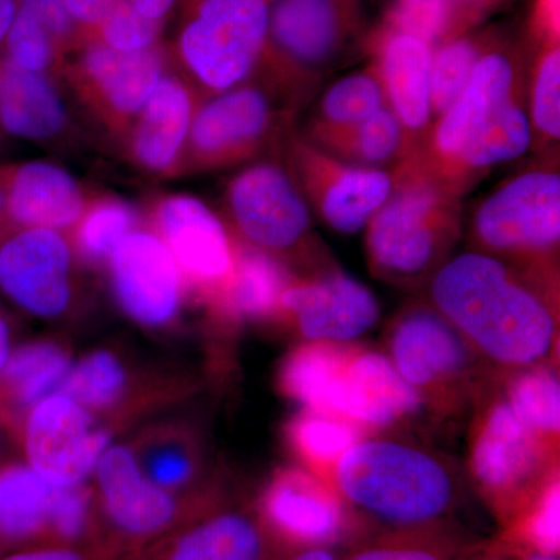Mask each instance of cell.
I'll return each mask as SVG.
<instances>
[{
  "label": "cell",
  "instance_id": "db71d44e",
  "mask_svg": "<svg viewBox=\"0 0 560 560\" xmlns=\"http://www.w3.org/2000/svg\"><path fill=\"white\" fill-rule=\"evenodd\" d=\"M10 353L11 346L9 326H7L5 320L0 316V372H2L7 361H9Z\"/></svg>",
  "mask_w": 560,
  "mask_h": 560
},
{
  "label": "cell",
  "instance_id": "5b68a950",
  "mask_svg": "<svg viewBox=\"0 0 560 560\" xmlns=\"http://www.w3.org/2000/svg\"><path fill=\"white\" fill-rule=\"evenodd\" d=\"M386 348L404 381L442 418L475 405L497 372L427 300L412 302L393 319Z\"/></svg>",
  "mask_w": 560,
  "mask_h": 560
},
{
  "label": "cell",
  "instance_id": "6da1fadb",
  "mask_svg": "<svg viewBox=\"0 0 560 560\" xmlns=\"http://www.w3.org/2000/svg\"><path fill=\"white\" fill-rule=\"evenodd\" d=\"M427 290V301L493 371L552 363L559 279L470 249L445 261Z\"/></svg>",
  "mask_w": 560,
  "mask_h": 560
},
{
  "label": "cell",
  "instance_id": "7a4b0ae2",
  "mask_svg": "<svg viewBox=\"0 0 560 560\" xmlns=\"http://www.w3.org/2000/svg\"><path fill=\"white\" fill-rule=\"evenodd\" d=\"M334 488L345 503L377 521L419 528L455 508L463 474L455 460L418 442L364 436L338 463Z\"/></svg>",
  "mask_w": 560,
  "mask_h": 560
},
{
  "label": "cell",
  "instance_id": "4316f807",
  "mask_svg": "<svg viewBox=\"0 0 560 560\" xmlns=\"http://www.w3.org/2000/svg\"><path fill=\"white\" fill-rule=\"evenodd\" d=\"M79 33L65 0H18L3 49L14 65L46 72Z\"/></svg>",
  "mask_w": 560,
  "mask_h": 560
},
{
  "label": "cell",
  "instance_id": "bcb514c9",
  "mask_svg": "<svg viewBox=\"0 0 560 560\" xmlns=\"http://www.w3.org/2000/svg\"><path fill=\"white\" fill-rule=\"evenodd\" d=\"M508 2L510 0H448L451 22L447 40L475 31L478 24Z\"/></svg>",
  "mask_w": 560,
  "mask_h": 560
},
{
  "label": "cell",
  "instance_id": "816d5d0a",
  "mask_svg": "<svg viewBox=\"0 0 560 560\" xmlns=\"http://www.w3.org/2000/svg\"><path fill=\"white\" fill-rule=\"evenodd\" d=\"M18 0H0V49L5 43L7 33L16 13Z\"/></svg>",
  "mask_w": 560,
  "mask_h": 560
},
{
  "label": "cell",
  "instance_id": "e575fe53",
  "mask_svg": "<svg viewBox=\"0 0 560 560\" xmlns=\"http://www.w3.org/2000/svg\"><path fill=\"white\" fill-rule=\"evenodd\" d=\"M388 106L381 77L374 66L335 81L324 92L305 136L340 131L370 119Z\"/></svg>",
  "mask_w": 560,
  "mask_h": 560
},
{
  "label": "cell",
  "instance_id": "30bf717a",
  "mask_svg": "<svg viewBox=\"0 0 560 560\" xmlns=\"http://www.w3.org/2000/svg\"><path fill=\"white\" fill-rule=\"evenodd\" d=\"M526 80L528 69L522 47L492 33L466 88L447 113L434 121L416 153L427 171L436 175L504 106L525 95Z\"/></svg>",
  "mask_w": 560,
  "mask_h": 560
},
{
  "label": "cell",
  "instance_id": "277c9868",
  "mask_svg": "<svg viewBox=\"0 0 560 560\" xmlns=\"http://www.w3.org/2000/svg\"><path fill=\"white\" fill-rule=\"evenodd\" d=\"M298 397L307 410L381 431L425 407L386 353L350 342H324L302 363Z\"/></svg>",
  "mask_w": 560,
  "mask_h": 560
},
{
  "label": "cell",
  "instance_id": "2e32d148",
  "mask_svg": "<svg viewBox=\"0 0 560 560\" xmlns=\"http://www.w3.org/2000/svg\"><path fill=\"white\" fill-rule=\"evenodd\" d=\"M94 471L103 517L121 539L147 544L178 523L179 501L145 477L130 448H106Z\"/></svg>",
  "mask_w": 560,
  "mask_h": 560
},
{
  "label": "cell",
  "instance_id": "9c48e42d",
  "mask_svg": "<svg viewBox=\"0 0 560 560\" xmlns=\"http://www.w3.org/2000/svg\"><path fill=\"white\" fill-rule=\"evenodd\" d=\"M361 0H270L268 49L260 66L304 92L360 39Z\"/></svg>",
  "mask_w": 560,
  "mask_h": 560
},
{
  "label": "cell",
  "instance_id": "ba28073f",
  "mask_svg": "<svg viewBox=\"0 0 560 560\" xmlns=\"http://www.w3.org/2000/svg\"><path fill=\"white\" fill-rule=\"evenodd\" d=\"M176 50L205 90L221 94L248 81L268 49L270 0H179Z\"/></svg>",
  "mask_w": 560,
  "mask_h": 560
},
{
  "label": "cell",
  "instance_id": "4dcf8cb0",
  "mask_svg": "<svg viewBox=\"0 0 560 560\" xmlns=\"http://www.w3.org/2000/svg\"><path fill=\"white\" fill-rule=\"evenodd\" d=\"M293 279L278 257L250 245L235 248L234 275L217 300L230 318H280V301Z\"/></svg>",
  "mask_w": 560,
  "mask_h": 560
},
{
  "label": "cell",
  "instance_id": "603a6c76",
  "mask_svg": "<svg viewBox=\"0 0 560 560\" xmlns=\"http://www.w3.org/2000/svg\"><path fill=\"white\" fill-rule=\"evenodd\" d=\"M80 69L114 113L136 116L164 79L165 57L160 44L145 50L121 51L86 40Z\"/></svg>",
  "mask_w": 560,
  "mask_h": 560
},
{
  "label": "cell",
  "instance_id": "e0dca14e",
  "mask_svg": "<svg viewBox=\"0 0 560 560\" xmlns=\"http://www.w3.org/2000/svg\"><path fill=\"white\" fill-rule=\"evenodd\" d=\"M108 261L114 296L132 320L160 327L175 318L183 291L180 270L160 237L131 231Z\"/></svg>",
  "mask_w": 560,
  "mask_h": 560
},
{
  "label": "cell",
  "instance_id": "484cf974",
  "mask_svg": "<svg viewBox=\"0 0 560 560\" xmlns=\"http://www.w3.org/2000/svg\"><path fill=\"white\" fill-rule=\"evenodd\" d=\"M194 105L190 92L165 73L139 113L132 150L140 165L151 172H167L189 139Z\"/></svg>",
  "mask_w": 560,
  "mask_h": 560
},
{
  "label": "cell",
  "instance_id": "7bdbcfd3",
  "mask_svg": "<svg viewBox=\"0 0 560 560\" xmlns=\"http://www.w3.org/2000/svg\"><path fill=\"white\" fill-rule=\"evenodd\" d=\"M91 495L83 486L55 490L51 508L50 544L79 545L91 534Z\"/></svg>",
  "mask_w": 560,
  "mask_h": 560
},
{
  "label": "cell",
  "instance_id": "ac0fdd59",
  "mask_svg": "<svg viewBox=\"0 0 560 560\" xmlns=\"http://www.w3.org/2000/svg\"><path fill=\"white\" fill-rule=\"evenodd\" d=\"M158 226L180 272L219 298L235 264V246L219 217L197 198L176 195L162 201Z\"/></svg>",
  "mask_w": 560,
  "mask_h": 560
},
{
  "label": "cell",
  "instance_id": "ab89813d",
  "mask_svg": "<svg viewBox=\"0 0 560 560\" xmlns=\"http://www.w3.org/2000/svg\"><path fill=\"white\" fill-rule=\"evenodd\" d=\"M164 25L149 20L135 9L130 0H120L88 40H97L114 50L138 51L158 46Z\"/></svg>",
  "mask_w": 560,
  "mask_h": 560
},
{
  "label": "cell",
  "instance_id": "5bb4252c",
  "mask_svg": "<svg viewBox=\"0 0 560 560\" xmlns=\"http://www.w3.org/2000/svg\"><path fill=\"white\" fill-rule=\"evenodd\" d=\"M378 316L374 293L334 268L291 280L280 301V318L293 324L305 341H353L371 330Z\"/></svg>",
  "mask_w": 560,
  "mask_h": 560
},
{
  "label": "cell",
  "instance_id": "c3c4849f",
  "mask_svg": "<svg viewBox=\"0 0 560 560\" xmlns=\"http://www.w3.org/2000/svg\"><path fill=\"white\" fill-rule=\"evenodd\" d=\"M0 560H101L92 558L79 545L43 544L20 548Z\"/></svg>",
  "mask_w": 560,
  "mask_h": 560
},
{
  "label": "cell",
  "instance_id": "4fadbf2b",
  "mask_svg": "<svg viewBox=\"0 0 560 560\" xmlns=\"http://www.w3.org/2000/svg\"><path fill=\"white\" fill-rule=\"evenodd\" d=\"M108 441L90 410L62 393L50 394L32 407L25 427L28 463L55 488L83 485Z\"/></svg>",
  "mask_w": 560,
  "mask_h": 560
},
{
  "label": "cell",
  "instance_id": "52a82bcc",
  "mask_svg": "<svg viewBox=\"0 0 560 560\" xmlns=\"http://www.w3.org/2000/svg\"><path fill=\"white\" fill-rule=\"evenodd\" d=\"M475 250L559 279L560 173L540 165L497 187L475 210Z\"/></svg>",
  "mask_w": 560,
  "mask_h": 560
},
{
  "label": "cell",
  "instance_id": "cb8c5ba5",
  "mask_svg": "<svg viewBox=\"0 0 560 560\" xmlns=\"http://www.w3.org/2000/svg\"><path fill=\"white\" fill-rule=\"evenodd\" d=\"M530 147L533 130L525 94L504 106L445 167L431 175L460 198L486 173L504 162L517 160Z\"/></svg>",
  "mask_w": 560,
  "mask_h": 560
},
{
  "label": "cell",
  "instance_id": "7c38bea8",
  "mask_svg": "<svg viewBox=\"0 0 560 560\" xmlns=\"http://www.w3.org/2000/svg\"><path fill=\"white\" fill-rule=\"evenodd\" d=\"M226 200L232 221L254 248L278 257L304 249L312 238V210L282 165L245 168L231 180Z\"/></svg>",
  "mask_w": 560,
  "mask_h": 560
},
{
  "label": "cell",
  "instance_id": "8d00e7d4",
  "mask_svg": "<svg viewBox=\"0 0 560 560\" xmlns=\"http://www.w3.org/2000/svg\"><path fill=\"white\" fill-rule=\"evenodd\" d=\"M490 32L464 33L434 47L431 62L430 101L433 124L459 97L475 66L488 46Z\"/></svg>",
  "mask_w": 560,
  "mask_h": 560
},
{
  "label": "cell",
  "instance_id": "8992f818",
  "mask_svg": "<svg viewBox=\"0 0 560 560\" xmlns=\"http://www.w3.org/2000/svg\"><path fill=\"white\" fill-rule=\"evenodd\" d=\"M467 469L478 490L503 512L523 510L559 474V447L526 425L493 377L475 401Z\"/></svg>",
  "mask_w": 560,
  "mask_h": 560
},
{
  "label": "cell",
  "instance_id": "d590c367",
  "mask_svg": "<svg viewBox=\"0 0 560 560\" xmlns=\"http://www.w3.org/2000/svg\"><path fill=\"white\" fill-rule=\"evenodd\" d=\"M526 80L534 149H552L560 139V39L537 43V54Z\"/></svg>",
  "mask_w": 560,
  "mask_h": 560
},
{
  "label": "cell",
  "instance_id": "d6a6232c",
  "mask_svg": "<svg viewBox=\"0 0 560 560\" xmlns=\"http://www.w3.org/2000/svg\"><path fill=\"white\" fill-rule=\"evenodd\" d=\"M500 374V388L515 415L541 440L559 447L560 385L555 364H533Z\"/></svg>",
  "mask_w": 560,
  "mask_h": 560
},
{
  "label": "cell",
  "instance_id": "f1b7e54d",
  "mask_svg": "<svg viewBox=\"0 0 560 560\" xmlns=\"http://www.w3.org/2000/svg\"><path fill=\"white\" fill-rule=\"evenodd\" d=\"M55 490L31 466L14 464L0 470V545L50 544Z\"/></svg>",
  "mask_w": 560,
  "mask_h": 560
},
{
  "label": "cell",
  "instance_id": "d6986e66",
  "mask_svg": "<svg viewBox=\"0 0 560 560\" xmlns=\"http://www.w3.org/2000/svg\"><path fill=\"white\" fill-rule=\"evenodd\" d=\"M275 119L267 92L241 84L217 94L194 114L191 150L202 164L224 165L245 160L270 135Z\"/></svg>",
  "mask_w": 560,
  "mask_h": 560
},
{
  "label": "cell",
  "instance_id": "83f0119b",
  "mask_svg": "<svg viewBox=\"0 0 560 560\" xmlns=\"http://www.w3.org/2000/svg\"><path fill=\"white\" fill-rule=\"evenodd\" d=\"M259 523L241 511H221L201 518L162 545L151 560H261Z\"/></svg>",
  "mask_w": 560,
  "mask_h": 560
},
{
  "label": "cell",
  "instance_id": "b9f144b4",
  "mask_svg": "<svg viewBox=\"0 0 560 560\" xmlns=\"http://www.w3.org/2000/svg\"><path fill=\"white\" fill-rule=\"evenodd\" d=\"M560 475H555L523 508L526 540L539 555H558L560 545Z\"/></svg>",
  "mask_w": 560,
  "mask_h": 560
},
{
  "label": "cell",
  "instance_id": "681fc988",
  "mask_svg": "<svg viewBox=\"0 0 560 560\" xmlns=\"http://www.w3.org/2000/svg\"><path fill=\"white\" fill-rule=\"evenodd\" d=\"M559 0H536L530 33L536 43L544 39H560Z\"/></svg>",
  "mask_w": 560,
  "mask_h": 560
},
{
  "label": "cell",
  "instance_id": "f907efd6",
  "mask_svg": "<svg viewBox=\"0 0 560 560\" xmlns=\"http://www.w3.org/2000/svg\"><path fill=\"white\" fill-rule=\"evenodd\" d=\"M143 16L164 25V21L178 9L179 0H130Z\"/></svg>",
  "mask_w": 560,
  "mask_h": 560
},
{
  "label": "cell",
  "instance_id": "3957f363",
  "mask_svg": "<svg viewBox=\"0 0 560 560\" xmlns=\"http://www.w3.org/2000/svg\"><path fill=\"white\" fill-rule=\"evenodd\" d=\"M394 173L388 200L366 224L368 261L378 279L419 287L451 259L463 228L460 198L416 153Z\"/></svg>",
  "mask_w": 560,
  "mask_h": 560
},
{
  "label": "cell",
  "instance_id": "f6af8a7d",
  "mask_svg": "<svg viewBox=\"0 0 560 560\" xmlns=\"http://www.w3.org/2000/svg\"><path fill=\"white\" fill-rule=\"evenodd\" d=\"M349 560H447L434 545L420 540H389L370 545Z\"/></svg>",
  "mask_w": 560,
  "mask_h": 560
},
{
  "label": "cell",
  "instance_id": "ffe728a7",
  "mask_svg": "<svg viewBox=\"0 0 560 560\" xmlns=\"http://www.w3.org/2000/svg\"><path fill=\"white\" fill-rule=\"evenodd\" d=\"M372 51L386 103L418 153L433 127L430 77L434 47L411 33L383 25L372 40Z\"/></svg>",
  "mask_w": 560,
  "mask_h": 560
},
{
  "label": "cell",
  "instance_id": "f35d334b",
  "mask_svg": "<svg viewBox=\"0 0 560 560\" xmlns=\"http://www.w3.org/2000/svg\"><path fill=\"white\" fill-rule=\"evenodd\" d=\"M135 226V213L128 206L105 201L92 208L81 220L79 246L90 260H108Z\"/></svg>",
  "mask_w": 560,
  "mask_h": 560
},
{
  "label": "cell",
  "instance_id": "f5cc1de1",
  "mask_svg": "<svg viewBox=\"0 0 560 560\" xmlns=\"http://www.w3.org/2000/svg\"><path fill=\"white\" fill-rule=\"evenodd\" d=\"M283 560H338L334 552L323 547H308L300 552L289 556Z\"/></svg>",
  "mask_w": 560,
  "mask_h": 560
},
{
  "label": "cell",
  "instance_id": "8fae6325",
  "mask_svg": "<svg viewBox=\"0 0 560 560\" xmlns=\"http://www.w3.org/2000/svg\"><path fill=\"white\" fill-rule=\"evenodd\" d=\"M287 171L312 213L340 234H355L366 228L388 200L396 180L394 171L346 164L304 136L290 139Z\"/></svg>",
  "mask_w": 560,
  "mask_h": 560
},
{
  "label": "cell",
  "instance_id": "44dd1931",
  "mask_svg": "<svg viewBox=\"0 0 560 560\" xmlns=\"http://www.w3.org/2000/svg\"><path fill=\"white\" fill-rule=\"evenodd\" d=\"M261 512L280 536L308 547L337 539L346 525L338 490L298 466L276 471L261 497Z\"/></svg>",
  "mask_w": 560,
  "mask_h": 560
},
{
  "label": "cell",
  "instance_id": "9a60e30c",
  "mask_svg": "<svg viewBox=\"0 0 560 560\" xmlns=\"http://www.w3.org/2000/svg\"><path fill=\"white\" fill-rule=\"evenodd\" d=\"M70 268V248L58 231L22 228L0 245V291L39 318L68 307Z\"/></svg>",
  "mask_w": 560,
  "mask_h": 560
},
{
  "label": "cell",
  "instance_id": "7402d4cb",
  "mask_svg": "<svg viewBox=\"0 0 560 560\" xmlns=\"http://www.w3.org/2000/svg\"><path fill=\"white\" fill-rule=\"evenodd\" d=\"M5 212L22 228L60 231L72 226L84 210L79 183L50 162H25L3 183Z\"/></svg>",
  "mask_w": 560,
  "mask_h": 560
},
{
  "label": "cell",
  "instance_id": "9f6ffc18",
  "mask_svg": "<svg viewBox=\"0 0 560 560\" xmlns=\"http://www.w3.org/2000/svg\"><path fill=\"white\" fill-rule=\"evenodd\" d=\"M5 212V190H3L2 183H0V215Z\"/></svg>",
  "mask_w": 560,
  "mask_h": 560
},
{
  "label": "cell",
  "instance_id": "836d02e7",
  "mask_svg": "<svg viewBox=\"0 0 560 560\" xmlns=\"http://www.w3.org/2000/svg\"><path fill=\"white\" fill-rule=\"evenodd\" d=\"M68 350L57 342L35 341L10 353L3 366V383L10 396L21 407H35L60 389L69 374Z\"/></svg>",
  "mask_w": 560,
  "mask_h": 560
},
{
  "label": "cell",
  "instance_id": "ee69618b",
  "mask_svg": "<svg viewBox=\"0 0 560 560\" xmlns=\"http://www.w3.org/2000/svg\"><path fill=\"white\" fill-rule=\"evenodd\" d=\"M140 469L151 482L173 493V490L189 485L195 474V460L186 448L160 445L147 455Z\"/></svg>",
  "mask_w": 560,
  "mask_h": 560
},
{
  "label": "cell",
  "instance_id": "7dc6e473",
  "mask_svg": "<svg viewBox=\"0 0 560 560\" xmlns=\"http://www.w3.org/2000/svg\"><path fill=\"white\" fill-rule=\"evenodd\" d=\"M120 0H65L66 10L80 32L92 35L108 20Z\"/></svg>",
  "mask_w": 560,
  "mask_h": 560
},
{
  "label": "cell",
  "instance_id": "74e56055",
  "mask_svg": "<svg viewBox=\"0 0 560 560\" xmlns=\"http://www.w3.org/2000/svg\"><path fill=\"white\" fill-rule=\"evenodd\" d=\"M127 370L108 350H97L70 368L60 390L86 410H106L125 396Z\"/></svg>",
  "mask_w": 560,
  "mask_h": 560
},
{
  "label": "cell",
  "instance_id": "60d3db41",
  "mask_svg": "<svg viewBox=\"0 0 560 560\" xmlns=\"http://www.w3.org/2000/svg\"><path fill=\"white\" fill-rule=\"evenodd\" d=\"M448 22V0H393L383 25L411 33L438 47L447 40Z\"/></svg>",
  "mask_w": 560,
  "mask_h": 560
},
{
  "label": "cell",
  "instance_id": "f546056e",
  "mask_svg": "<svg viewBox=\"0 0 560 560\" xmlns=\"http://www.w3.org/2000/svg\"><path fill=\"white\" fill-rule=\"evenodd\" d=\"M304 138L330 156L357 167L394 171L415 154L407 131L389 106L346 130Z\"/></svg>",
  "mask_w": 560,
  "mask_h": 560
},
{
  "label": "cell",
  "instance_id": "11a10c76",
  "mask_svg": "<svg viewBox=\"0 0 560 560\" xmlns=\"http://www.w3.org/2000/svg\"><path fill=\"white\" fill-rule=\"evenodd\" d=\"M526 560H559V559L555 558V556L539 555V552H534V555H530L529 558Z\"/></svg>",
  "mask_w": 560,
  "mask_h": 560
},
{
  "label": "cell",
  "instance_id": "d4e9b609",
  "mask_svg": "<svg viewBox=\"0 0 560 560\" xmlns=\"http://www.w3.org/2000/svg\"><path fill=\"white\" fill-rule=\"evenodd\" d=\"M68 110L44 72L0 57V127L14 138L47 140L66 127Z\"/></svg>",
  "mask_w": 560,
  "mask_h": 560
},
{
  "label": "cell",
  "instance_id": "1f68e13d",
  "mask_svg": "<svg viewBox=\"0 0 560 560\" xmlns=\"http://www.w3.org/2000/svg\"><path fill=\"white\" fill-rule=\"evenodd\" d=\"M364 434L348 420L307 408L291 418L285 429L287 442L301 467L331 486L338 463Z\"/></svg>",
  "mask_w": 560,
  "mask_h": 560
}]
</instances>
